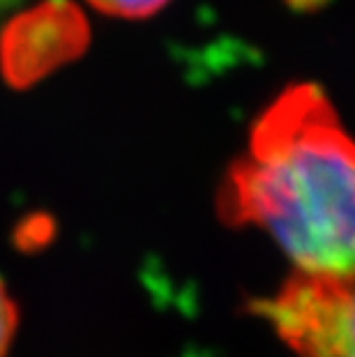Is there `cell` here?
Returning <instances> with one entry per match:
<instances>
[{"label":"cell","instance_id":"1","mask_svg":"<svg viewBox=\"0 0 355 357\" xmlns=\"http://www.w3.org/2000/svg\"><path fill=\"white\" fill-rule=\"evenodd\" d=\"M217 212L277 242L302 275L355 277V139L314 83H293L249 129Z\"/></svg>","mask_w":355,"mask_h":357},{"label":"cell","instance_id":"2","mask_svg":"<svg viewBox=\"0 0 355 357\" xmlns=\"http://www.w3.org/2000/svg\"><path fill=\"white\" fill-rule=\"evenodd\" d=\"M252 309L298 357H355V277L293 272Z\"/></svg>","mask_w":355,"mask_h":357},{"label":"cell","instance_id":"3","mask_svg":"<svg viewBox=\"0 0 355 357\" xmlns=\"http://www.w3.org/2000/svg\"><path fill=\"white\" fill-rule=\"evenodd\" d=\"M88 44V24L72 3H44L10 21L0 37V67L17 86L77 58Z\"/></svg>","mask_w":355,"mask_h":357},{"label":"cell","instance_id":"4","mask_svg":"<svg viewBox=\"0 0 355 357\" xmlns=\"http://www.w3.org/2000/svg\"><path fill=\"white\" fill-rule=\"evenodd\" d=\"M95 10L120 19H146L164 10L171 0H88Z\"/></svg>","mask_w":355,"mask_h":357},{"label":"cell","instance_id":"5","mask_svg":"<svg viewBox=\"0 0 355 357\" xmlns=\"http://www.w3.org/2000/svg\"><path fill=\"white\" fill-rule=\"evenodd\" d=\"M19 330V307L7 291L5 281L0 279V357L10 351L14 334Z\"/></svg>","mask_w":355,"mask_h":357}]
</instances>
